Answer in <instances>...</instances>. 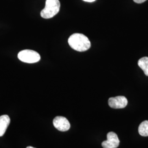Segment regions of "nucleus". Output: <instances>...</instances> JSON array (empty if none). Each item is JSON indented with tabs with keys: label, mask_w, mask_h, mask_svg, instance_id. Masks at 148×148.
Segmentation results:
<instances>
[{
	"label": "nucleus",
	"mask_w": 148,
	"mask_h": 148,
	"mask_svg": "<svg viewBox=\"0 0 148 148\" xmlns=\"http://www.w3.org/2000/svg\"><path fill=\"white\" fill-rule=\"evenodd\" d=\"M69 46L78 52H84L90 47V42L88 37L84 34L75 33L71 35L68 39Z\"/></svg>",
	"instance_id": "nucleus-1"
},
{
	"label": "nucleus",
	"mask_w": 148,
	"mask_h": 148,
	"mask_svg": "<svg viewBox=\"0 0 148 148\" xmlns=\"http://www.w3.org/2000/svg\"><path fill=\"white\" fill-rule=\"evenodd\" d=\"M60 7L59 0H46L45 7L41 12V16L45 19L51 18L58 13Z\"/></svg>",
	"instance_id": "nucleus-2"
},
{
	"label": "nucleus",
	"mask_w": 148,
	"mask_h": 148,
	"mask_svg": "<svg viewBox=\"0 0 148 148\" xmlns=\"http://www.w3.org/2000/svg\"><path fill=\"white\" fill-rule=\"evenodd\" d=\"M18 58L23 62L27 63H35L40 60V55L37 52L25 49L21 51L18 54Z\"/></svg>",
	"instance_id": "nucleus-3"
},
{
	"label": "nucleus",
	"mask_w": 148,
	"mask_h": 148,
	"mask_svg": "<svg viewBox=\"0 0 148 148\" xmlns=\"http://www.w3.org/2000/svg\"><path fill=\"white\" fill-rule=\"evenodd\" d=\"M120 144V140L115 132H110L107 134V140L101 143L104 148H117Z\"/></svg>",
	"instance_id": "nucleus-4"
},
{
	"label": "nucleus",
	"mask_w": 148,
	"mask_h": 148,
	"mask_svg": "<svg viewBox=\"0 0 148 148\" xmlns=\"http://www.w3.org/2000/svg\"><path fill=\"white\" fill-rule=\"evenodd\" d=\"M108 104L109 106L113 109H122L127 106L128 101L124 96H117L110 98Z\"/></svg>",
	"instance_id": "nucleus-5"
},
{
	"label": "nucleus",
	"mask_w": 148,
	"mask_h": 148,
	"mask_svg": "<svg viewBox=\"0 0 148 148\" xmlns=\"http://www.w3.org/2000/svg\"><path fill=\"white\" fill-rule=\"evenodd\" d=\"M53 123L56 128L62 132L67 131L70 128V122L68 120L64 117H56L53 120Z\"/></svg>",
	"instance_id": "nucleus-6"
},
{
	"label": "nucleus",
	"mask_w": 148,
	"mask_h": 148,
	"mask_svg": "<svg viewBox=\"0 0 148 148\" xmlns=\"http://www.w3.org/2000/svg\"><path fill=\"white\" fill-rule=\"evenodd\" d=\"M11 122L10 117L7 115L0 116V137L4 135Z\"/></svg>",
	"instance_id": "nucleus-7"
},
{
	"label": "nucleus",
	"mask_w": 148,
	"mask_h": 148,
	"mask_svg": "<svg viewBox=\"0 0 148 148\" xmlns=\"http://www.w3.org/2000/svg\"><path fill=\"white\" fill-rule=\"evenodd\" d=\"M138 65L143 70L144 74L148 76V57H145L140 59L138 60Z\"/></svg>",
	"instance_id": "nucleus-8"
},
{
	"label": "nucleus",
	"mask_w": 148,
	"mask_h": 148,
	"mask_svg": "<svg viewBox=\"0 0 148 148\" xmlns=\"http://www.w3.org/2000/svg\"><path fill=\"white\" fill-rule=\"evenodd\" d=\"M138 132L142 136L148 137V121H144L140 124L138 128Z\"/></svg>",
	"instance_id": "nucleus-9"
},
{
	"label": "nucleus",
	"mask_w": 148,
	"mask_h": 148,
	"mask_svg": "<svg viewBox=\"0 0 148 148\" xmlns=\"http://www.w3.org/2000/svg\"><path fill=\"white\" fill-rule=\"evenodd\" d=\"M134 2L137 3H142L144 2L145 1H146L147 0H133Z\"/></svg>",
	"instance_id": "nucleus-10"
},
{
	"label": "nucleus",
	"mask_w": 148,
	"mask_h": 148,
	"mask_svg": "<svg viewBox=\"0 0 148 148\" xmlns=\"http://www.w3.org/2000/svg\"><path fill=\"white\" fill-rule=\"evenodd\" d=\"M83 1H86V2H92L95 1V0H83Z\"/></svg>",
	"instance_id": "nucleus-11"
},
{
	"label": "nucleus",
	"mask_w": 148,
	"mask_h": 148,
	"mask_svg": "<svg viewBox=\"0 0 148 148\" xmlns=\"http://www.w3.org/2000/svg\"><path fill=\"white\" fill-rule=\"evenodd\" d=\"M27 148H34V147H27Z\"/></svg>",
	"instance_id": "nucleus-12"
}]
</instances>
